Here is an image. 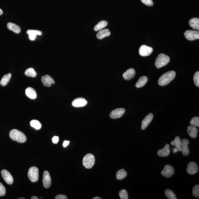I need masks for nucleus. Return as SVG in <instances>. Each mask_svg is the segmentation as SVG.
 <instances>
[{
  "mask_svg": "<svg viewBox=\"0 0 199 199\" xmlns=\"http://www.w3.org/2000/svg\"><path fill=\"white\" fill-rule=\"evenodd\" d=\"M174 173L175 170L173 167L169 165H165L161 173L166 178H170L174 175Z\"/></svg>",
  "mask_w": 199,
  "mask_h": 199,
  "instance_id": "nucleus-7",
  "label": "nucleus"
},
{
  "mask_svg": "<svg viewBox=\"0 0 199 199\" xmlns=\"http://www.w3.org/2000/svg\"><path fill=\"white\" fill-rule=\"evenodd\" d=\"M170 61V58L169 56L164 53H160L156 60L155 66L157 68H160L167 65Z\"/></svg>",
  "mask_w": 199,
  "mask_h": 199,
  "instance_id": "nucleus-3",
  "label": "nucleus"
},
{
  "mask_svg": "<svg viewBox=\"0 0 199 199\" xmlns=\"http://www.w3.org/2000/svg\"><path fill=\"white\" fill-rule=\"evenodd\" d=\"M135 70L133 68H130L127 70L123 75V77L125 80H129L134 78L135 75Z\"/></svg>",
  "mask_w": 199,
  "mask_h": 199,
  "instance_id": "nucleus-17",
  "label": "nucleus"
},
{
  "mask_svg": "<svg viewBox=\"0 0 199 199\" xmlns=\"http://www.w3.org/2000/svg\"><path fill=\"white\" fill-rule=\"evenodd\" d=\"M6 190L2 184L0 182V197L4 196L6 194Z\"/></svg>",
  "mask_w": 199,
  "mask_h": 199,
  "instance_id": "nucleus-37",
  "label": "nucleus"
},
{
  "mask_svg": "<svg viewBox=\"0 0 199 199\" xmlns=\"http://www.w3.org/2000/svg\"><path fill=\"white\" fill-rule=\"evenodd\" d=\"M27 33L29 34V38L31 40H34L37 35L41 36L42 34V32L37 30H28L27 31Z\"/></svg>",
  "mask_w": 199,
  "mask_h": 199,
  "instance_id": "nucleus-23",
  "label": "nucleus"
},
{
  "mask_svg": "<svg viewBox=\"0 0 199 199\" xmlns=\"http://www.w3.org/2000/svg\"><path fill=\"white\" fill-rule=\"evenodd\" d=\"M153 51V48L151 47L146 45H142L139 49V53L140 56H150Z\"/></svg>",
  "mask_w": 199,
  "mask_h": 199,
  "instance_id": "nucleus-10",
  "label": "nucleus"
},
{
  "mask_svg": "<svg viewBox=\"0 0 199 199\" xmlns=\"http://www.w3.org/2000/svg\"><path fill=\"white\" fill-rule=\"evenodd\" d=\"M187 132L189 135L192 138L195 139L197 137L198 129L196 127L190 125L188 127Z\"/></svg>",
  "mask_w": 199,
  "mask_h": 199,
  "instance_id": "nucleus-19",
  "label": "nucleus"
},
{
  "mask_svg": "<svg viewBox=\"0 0 199 199\" xmlns=\"http://www.w3.org/2000/svg\"><path fill=\"white\" fill-rule=\"evenodd\" d=\"M127 175V173L124 169L119 170L116 173V178L118 180H123Z\"/></svg>",
  "mask_w": 199,
  "mask_h": 199,
  "instance_id": "nucleus-27",
  "label": "nucleus"
},
{
  "mask_svg": "<svg viewBox=\"0 0 199 199\" xmlns=\"http://www.w3.org/2000/svg\"><path fill=\"white\" fill-rule=\"evenodd\" d=\"M111 33L108 29L100 30L98 33L96 34V37L100 40H102L104 38L109 36Z\"/></svg>",
  "mask_w": 199,
  "mask_h": 199,
  "instance_id": "nucleus-20",
  "label": "nucleus"
},
{
  "mask_svg": "<svg viewBox=\"0 0 199 199\" xmlns=\"http://www.w3.org/2000/svg\"><path fill=\"white\" fill-rule=\"evenodd\" d=\"M42 183L45 189H48L50 187L51 184V179L48 171H44L43 175Z\"/></svg>",
  "mask_w": 199,
  "mask_h": 199,
  "instance_id": "nucleus-8",
  "label": "nucleus"
},
{
  "mask_svg": "<svg viewBox=\"0 0 199 199\" xmlns=\"http://www.w3.org/2000/svg\"><path fill=\"white\" fill-rule=\"evenodd\" d=\"M12 74L9 73L7 75H4L1 79L0 84L3 86H6L10 82Z\"/></svg>",
  "mask_w": 199,
  "mask_h": 199,
  "instance_id": "nucleus-28",
  "label": "nucleus"
},
{
  "mask_svg": "<svg viewBox=\"0 0 199 199\" xmlns=\"http://www.w3.org/2000/svg\"><path fill=\"white\" fill-rule=\"evenodd\" d=\"M148 81V78L143 76L141 77L135 84V86L137 88H140L144 86Z\"/></svg>",
  "mask_w": 199,
  "mask_h": 199,
  "instance_id": "nucleus-26",
  "label": "nucleus"
},
{
  "mask_svg": "<svg viewBox=\"0 0 199 199\" xmlns=\"http://www.w3.org/2000/svg\"><path fill=\"white\" fill-rule=\"evenodd\" d=\"M3 12L2 10H1V9H0V16L1 15L3 14Z\"/></svg>",
  "mask_w": 199,
  "mask_h": 199,
  "instance_id": "nucleus-44",
  "label": "nucleus"
},
{
  "mask_svg": "<svg viewBox=\"0 0 199 199\" xmlns=\"http://www.w3.org/2000/svg\"><path fill=\"white\" fill-rule=\"evenodd\" d=\"M56 199H67L68 198L66 196L64 195H61V194H59V195H56L55 198Z\"/></svg>",
  "mask_w": 199,
  "mask_h": 199,
  "instance_id": "nucleus-39",
  "label": "nucleus"
},
{
  "mask_svg": "<svg viewBox=\"0 0 199 199\" xmlns=\"http://www.w3.org/2000/svg\"><path fill=\"white\" fill-rule=\"evenodd\" d=\"M30 125L32 127L35 128L37 130H39L41 129V125L39 121L37 120H33L30 122Z\"/></svg>",
  "mask_w": 199,
  "mask_h": 199,
  "instance_id": "nucleus-32",
  "label": "nucleus"
},
{
  "mask_svg": "<svg viewBox=\"0 0 199 199\" xmlns=\"http://www.w3.org/2000/svg\"><path fill=\"white\" fill-rule=\"evenodd\" d=\"M25 92L26 95L30 99H35L37 97L36 90L31 87L27 88Z\"/></svg>",
  "mask_w": 199,
  "mask_h": 199,
  "instance_id": "nucleus-21",
  "label": "nucleus"
},
{
  "mask_svg": "<svg viewBox=\"0 0 199 199\" xmlns=\"http://www.w3.org/2000/svg\"><path fill=\"white\" fill-rule=\"evenodd\" d=\"M25 75L28 77L35 78L37 75V73L33 68H29L26 70Z\"/></svg>",
  "mask_w": 199,
  "mask_h": 199,
  "instance_id": "nucleus-30",
  "label": "nucleus"
},
{
  "mask_svg": "<svg viewBox=\"0 0 199 199\" xmlns=\"http://www.w3.org/2000/svg\"><path fill=\"white\" fill-rule=\"evenodd\" d=\"M125 110L123 108H117L113 110L110 115V117L112 119L120 118L123 116Z\"/></svg>",
  "mask_w": 199,
  "mask_h": 199,
  "instance_id": "nucleus-9",
  "label": "nucleus"
},
{
  "mask_svg": "<svg viewBox=\"0 0 199 199\" xmlns=\"http://www.w3.org/2000/svg\"><path fill=\"white\" fill-rule=\"evenodd\" d=\"M88 103V102L85 98L83 97L77 98L74 100L72 102V105L76 108H79L85 106Z\"/></svg>",
  "mask_w": 199,
  "mask_h": 199,
  "instance_id": "nucleus-14",
  "label": "nucleus"
},
{
  "mask_svg": "<svg viewBox=\"0 0 199 199\" xmlns=\"http://www.w3.org/2000/svg\"><path fill=\"white\" fill-rule=\"evenodd\" d=\"M18 199H25L26 198H18Z\"/></svg>",
  "mask_w": 199,
  "mask_h": 199,
  "instance_id": "nucleus-45",
  "label": "nucleus"
},
{
  "mask_svg": "<svg viewBox=\"0 0 199 199\" xmlns=\"http://www.w3.org/2000/svg\"><path fill=\"white\" fill-rule=\"evenodd\" d=\"M95 161L94 156L91 154H87L83 159V165L87 169H90L94 166Z\"/></svg>",
  "mask_w": 199,
  "mask_h": 199,
  "instance_id": "nucleus-4",
  "label": "nucleus"
},
{
  "mask_svg": "<svg viewBox=\"0 0 199 199\" xmlns=\"http://www.w3.org/2000/svg\"><path fill=\"white\" fill-rule=\"evenodd\" d=\"M31 199H39V198H38L36 196H33L31 198Z\"/></svg>",
  "mask_w": 199,
  "mask_h": 199,
  "instance_id": "nucleus-42",
  "label": "nucleus"
},
{
  "mask_svg": "<svg viewBox=\"0 0 199 199\" xmlns=\"http://www.w3.org/2000/svg\"><path fill=\"white\" fill-rule=\"evenodd\" d=\"M185 37L189 41H193L199 39V32L197 30H187L185 31Z\"/></svg>",
  "mask_w": 199,
  "mask_h": 199,
  "instance_id": "nucleus-6",
  "label": "nucleus"
},
{
  "mask_svg": "<svg viewBox=\"0 0 199 199\" xmlns=\"http://www.w3.org/2000/svg\"><path fill=\"white\" fill-rule=\"evenodd\" d=\"M190 124L192 126L198 127H199V117H195L191 119Z\"/></svg>",
  "mask_w": 199,
  "mask_h": 199,
  "instance_id": "nucleus-33",
  "label": "nucleus"
},
{
  "mask_svg": "<svg viewBox=\"0 0 199 199\" xmlns=\"http://www.w3.org/2000/svg\"><path fill=\"white\" fill-rule=\"evenodd\" d=\"M154 115L151 113H150L147 115L142 122L141 129L145 130L146 129L152 120Z\"/></svg>",
  "mask_w": 199,
  "mask_h": 199,
  "instance_id": "nucleus-16",
  "label": "nucleus"
},
{
  "mask_svg": "<svg viewBox=\"0 0 199 199\" xmlns=\"http://www.w3.org/2000/svg\"><path fill=\"white\" fill-rule=\"evenodd\" d=\"M3 179L7 184L12 185L13 183V178L11 174L7 170H3L1 172Z\"/></svg>",
  "mask_w": 199,
  "mask_h": 199,
  "instance_id": "nucleus-11",
  "label": "nucleus"
},
{
  "mask_svg": "<svg viewBox=\"0 0 199 199\" xmlns=\"http://www.w3.org/2000/svg\"><path fill=\"white\" fill-rule=\"evenodd\" d=\"M143 4L149 7H151L154 5V2L152 0H140Z\"/></svg>",
  "mask_w": 199,
  "mask_h": 199,
  "instance_id": "nucleus-38",
  "label": "nucleus"
},
{
  "mask_svg": "<svg viewBox=\"0 0 199 199\" xmlns=\"http://www.w3.org/2000/svg\"><path fill=\"white\" fill-rule=\"evenodd\" d=\"M190 26L193 29L199 30V19L197 18H193L189 21Z\"/></svg>",
  "mask_w": 199,
  "mask_h": 199,
  "instance_id": "nucleus-24",
  "label": "nucleus"
},
{
  "mask_svg": "<svg viewBox=\"0 0 199 199\" xmlns=\"http://www.w3.org/2000/svg\"><path fill=\"white\" fill-rule=\"evenodd\" d=\"M41 80L44 86L45 87H50L52 84L53 85L55 83L54 80L48 75L42 76L41 78Z\"/></svg>",
  "mask_w": 199,
  "mask_h": 199,
  "instance_id": "nucleus-13",
  "label": "nucleus"
},
{
  "mask_svg": "<svg viewBox=\"0 0 199 199\" xmlns=\"http://www.w3.org/2000/svg\"><path fill=\"white\" fill-rule=\"evenodd\" d=\"M70 143V141H67L65 140L63 144V146L64 147V148L66 147L67 146H68L69 144Z\"/></svg>",
  "mask_w": 199,
  "mask_h": 199,
  "instance_id": "nucleus-41",
  "label": "nucleus"
},
{
  "mask_svg": "<svg viewBox=\"0 0 199 199\" xmlns=\"http://www.w3.org/2000/svg\"><path fill=\"white\" fill-rule=\"evenodd\" d=\"M28 176L30 181L35 183L38 181L39 179V170L36 167L30 168L29 170Z\"/></svg>",
  "mask_w": 199,
  "mask_h": 199,
  "instance_id": "nucleus-5",
  "label": "nucleus"
},
{
  "mask_svg": "<svg viewBox=\"0 0 199 199\" xmlns=\"http://www.w3.org/2000/svg\"><path fill=\"white\" fill-rule=\"evenodd\" d=\"M171 144L176 146L179 151H181V141L179 136H176L174 140L171 142Z\"/></svg>",
  "mask_w": 199,
  "mask_h": 199,
  "instance_id": "nucleus-25",
  "label": "nucleus"
},
{
  "mask_svg": "<svg viewBox=\"0 0 199 199\" xmlns=\"http://www.w3.org/2000/svg\"><path fill=\"white\" fill-rule=\"evenodd\" d=\"M165 194L167 198L169 199H177L176 195L172 190L166 189L165 190Z\"/></svg>",
  "mask_w": 199,
  "mask_h": 199,
  "instance_id": "nucleus-31",
  "label": "nucleus"
},
{
  "mask_svg": "<svg viewBox=\"0 0 199 199\" xmlns=\"http://www.w3.org/2000/svg\"><path fill=\"white\" fill-rule=\"evenodd\" d=\"M119 197L121 199H128V198L127 192L125 189H122L119 191Z\"/></svg>",
  "mask_w": 199,
  "mask_h": 199,
  "instance_id": "nucleus-34",
  "label": "nucleus"
},
{
  "mask_svg": "<svg viewBox=\"0 0 199 199\" xmlns=\"http://www.w3.org/2000/svg\"><path fill=\"white\" fill-rule=\"evenodd\" d=\"M176 75L175 72L173 70L164 73L159 78L158 82L159 85L161 86H165L168 85L175 78Z\"/></svg>",
  "mask_w": 199,
  "mask_h": 199,
  "instance_id": "nucleus-1",
  "label": "nucleus"
},
{
  "mask_svg": "<svg viewBox=\"0 0 199 199\" xmlns=\"http://www.w3.org/2000/svg\"><path fill=\"white\" fill-rule=\"evenodd\" d=\"M52 141H53V143H57L59 140V137H58V136H54V137H53V138H52Z\"/></svg>",
  "mask_w": 199,
  "mask_h": 199,
  "instance_id": "nucleus-40",
  "label": "nucleus"
},
{
  "mask_svg": "<svg viewBox=\"0 0 199 199\" xmlns=\"http://www.w3.org/2000/svg\"><path fill=\"white\" fill-rule=\"evenodd\" d=\"M108 25V23L107 21L102 20L99 22L98 23L96 24L94 27V30L95 31H98L106 27Z\"/></svg>",
  "mask_w": 199,
  "mask_h": 199,
  "instance_id": "nucleus-29",
  "label": "nucleus"
},
{
  "mask_svg": "<svg viewBox=\"0 0 199 199\" xmlns=\"http://www.w3.org/2000/svg\"><path fill=\"white\" fill-rule=\"evenodd\" d=\"M10 137L12 140L20 143H24L27 140V137L23 133L17 129L11 130Z\"/></svg>",
  "mask_w": 199,
  "mask_h": 199,
  "instance_id": "nucleus-2",
  "label": "nucleus"
},
{
  "mask_svg": "<svg viewBox=\"0 0 199 199\" xmlns=\"http://www.w3.org/2000/svg\"><path fill=\"white\" fill-rule=\"evenodd\" d=\"M102 198H101L100 197H95L94 198H92V199H102Z\"/></svg>",
  "mask_w": 199,
  "mask_h": 199,
  "instance_id": "nucleus-43",
  "label": "nucleus"
},
{
  "mask_svg": "<svg viewBox=\"0 0 199 199\" xmlns=\"http://www.w3.org/2000/svg\"><path fill=\"white\" fill-rule=\"evenodd\" d=\"M193 80L195 85L197 87H199V72H196L194 75Z\"/></svg>",
  "mask_w": 199,
  "mask_h": 199,
  "instance_id": "nucleus-36",
  "label": "nucleus"
},
{
  "mask_svg": "<svg viewBox=\"0 0 199 199\" xmlns=\"http://www.w3.org/2000/svg\"><path fill=\"white\" fill-rule=\"evenodd\" d=\"M7 29L11 31L14 32L16 34H19L20 33L21 29L19 26L13 23L10 22L7 24Z\"/></svg>",
  "mask_w": 199,
  "mask_h": 199,
  "instance_id": "nucleus-22",
  "label": "nucleus"
},
{
  "mask_svg": "<svg viewBox=\"0 0 199 199\" xmlns=\"http://www.w3.org/2000/svg\"><path fill=\"white\" fill-rule=\"evenodd\" d=\"M170 154V148L168 144H166L163 149L159 150L157 152V155L162 157H168Z\"/></svg>",
  "mask_w": 199,
  "mask_h": 199,
  "instance_id": "nucleus-18",
  "label": "nucleus"
},
{
  "mask_svg": "<svg viewBox=\"0 0 199 199\" xmlns=\"http://www.w3.org/2000/svg\"><path fill=\"white\" fill-rule=\"evenodd\" d=\"M192 194L194 197L196 198L199 197V185H196L194 186L192 190Z\"/></svg>",
  "mask_w": 199,
  "mask_h": 199,
  "instance_id": "nucleus-35",
  "label": "nucleus"
},
{
  "mask_svg": "<svg viewBox=\"0 0 199 199\" xmlns=\"http://www.w3.org/2000/svg\"><path fill=\"white\" fill-rule=\"evenodd\" d=\"M198 165L195 162H189L187 166V172L190 175H193L198 173Z\"/></svg>",
  "mask_w": 199,
  "mask_h": 199,
  "instance_id": "nucleus-12",
  "label": "nucleus"
},
{
  "mask_svg": "<svg viewBox=\"0 0 199 199\" xmlns=\"http://www.w3.org/2000/svg\"><path fill=\"white\" fill-rule=\"evenodd\" d=\"M189 143V141L187 139H183L182 140L181 151L183 155L187 156L189 154V151L188 146Z\"/></svg>",
  "mask_w": 199,
  "mask_h": 199,
  "instance_id": "nucleus-15",
  "label": "nucleus"
}]
</instances>
